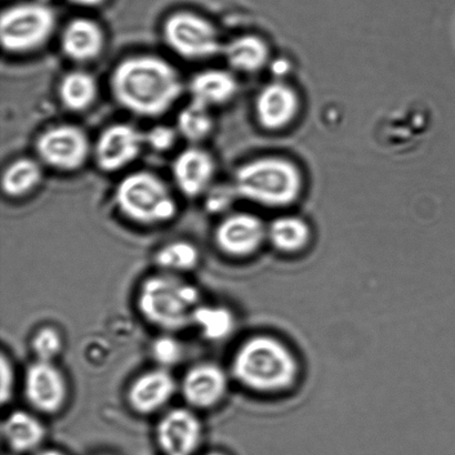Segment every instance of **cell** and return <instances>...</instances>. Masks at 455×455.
<instances>
[{"instance_id":"1","label":"cell","mask_w":455,"mask_h":455,"mask_svg":"<svg viewBox=\"0 0 455 455\" xmlns=\"http://www.w3.org/2000/svg\"><path fill=\"white\" fill-rule=\"evenodd\" d=\"M110 91L120 107L138 117L158 118L168 113L184 92L171 62L155 55L124 58L110 76Z\"/></svg>"},{"instance_id":"2","label":"cell","mask_w":455,"mask_h":455,"mask_svg":"<svg viewBox=\"0 0 455 455\" xmlns=\"http://www.w3.org/2000/svg\"><path fill=\"white\" fill-rule=\"evenodd\" d=\"M199 288L184 275L157 271L141 281L136 293L138 314L160 332L178 333L193 327L202 305Z\"/></svg>"},{"instance_id":"3","label":"cell","mask_w":455,"mask_h":455,"mask_svg":"<svg viewBox=\"0 0 455 455\" xmlns=\"http://www.w3.org/2000/svg\"><path fill=\"white\" fill-rule=\"evenodd\" d=\"M229 372L247 389L269 394L292 386L298 376V363L283 342L269 336H254L235 350Z\"/></svg>"},{"instance_id":"4","label":"cell","mask_w":455,"mask_h":455,"mask_svg":"<svg viewBox=\"0 0 455 455\" xmlns=\"http://www.w3.org/2000/svg\"><path fill=\"white\" fill-rule=\"evenodd\" d=\"M115 204L127 220L141 227L167 225L178 215V204L166 182L154 172L129 173L116 187Z\"/></svg>"},{"instance_id":"5","label":"cell","mask_w":455,"mask_h":455,"mask_svg":"<svg viewBox=\"0 0 455 455\" xmlns=\"http://www.w3.org/2000/svg\"><path fill=\"white\" fill-rule=\"evenodd\" d=\"M300 172L280 158H260L243 164L235 175L234 189L250 202L266 207H283L296 202L301 193Z\"/></svg>"},{"instance_id":"6","label":"cell","mask_w":455,"mask_h":455,"mask_svg":"<svg viewBox=\"0 0 455 455\" xmlns=\"http://www.w3.org/2000/svg\"><path fill=\"white\" fill-rule=\"evenodd\" d=\"M56 24V13L47 4H13L0 17V43L4 52L13 55L33 52L49 42Z\"/></svg>"},{"instance_id":"7","label":"cell","mask_w":455,"mask_h":455,"mask_svg":"<svg viewBox=\"0 0 455 455\" xmlns=\"http://www.w3.org/2000/svg\"><path fill=\"white\" fill-rule=\"evenodd\" d=\"M163 37L167 46L186 60H209L224 48L215 25L191 12L172 13L164 22Z\"/></svg>"},{"instance_id":"8","label":"cell","mask_w":455,"mask_h":455,"mask_svg":"<svg viewBox=\"0 0 455 455\" xmlns=\"http://www.w3.org/2000/svg\"><path fill=\"white\" fill-rule=\"evenodd\" d=\"M38 160L61 172L82 169L92 155L87 132L74 124H58L44 129L35 142Z\"/></svg>"},{"instance_id":"9","label":"cell","mask_w":455,"mask_h":455,"mask_svg":"<svg viewBox=\"0 0 455 455\" xmlns=\"http://www.w3.org/2000/svg\"><path fill=\"white\" fill-rule=\"evenodd\" d=\"M22 395L39 416H56L68 403V380L56 363L34 360L24 373Z\"/></svg>"},{"instance_id":"10","label":"cell","mask_w":455,"mask_h":455,"mask_svg":"<svg viewBox=\"0 0 455 455\" xmlns=\"http://www.w3.org/2000/svg\"><path fill=\"white\" fill-rule=\"evenodd\" d=\"M230 372L213 361H202L186 370L180 381V394L187 407L211 411L224 403L230 385Z\"/></svg>"},{"instance_id":"11","label":"cell","mask_w":455,"mask_h":455,"mask_svg":"<svg viewBox=\"0 0 455 455\" xmlns=\"http://www.w3.org/2000/svg\"><path fill=\"white\" fill-rule=\"evenodd\" d=\"M203 438L199 414L187 405L166 410L156 425V443L163 455H195Z\"/></svg>"},{"instance_id":"12","label":"cell","mask_w":455,"mask_h":455,"mask_svg":"<svg viewBox=\"0 0 455 455\" xmlns=\"http://www.w3.org/2000/svg\"><path fill=\"white\" fill-rule=\"evenodd\" d=\"M180 394V381L171 370L156 365L138 374L126 390V403L137 416L151 417L168 410L176 395Z\"/></svg>"},{"instance_id":"13","label":"cell","mask_w":455,"mask_h":455,"mask_svg":"<svg viewBox=\"0 0 455 455\" xmlns=\"http://www.w3.org/2000/svg\"><path fill=\"white\" fill-rule=\"evenodd\" d=\"M144 147V132L132 124L116 123L100 132L92 156L100 172L114 173L135 163Z\"/></svg>"},{"instance_id":"14","label":"cell","mask_w":455,"mask_h":455,"mask_svg":"<svg viewBox=\"0 0 455 455\" xmlns=\"http://www.w3.org/2000/svg\"><path fill=\"white\" fill-rule=\"evenodd\" d=\"M267 238V228L258 217L235 212L222 220L213 231V243L225 256L234 259L251 256Z\"/></svg>"},{"instance_id":"15","label":"cell","mask_w":455,"mask_h":455,"mask_svg":"<svg viewBox=\"0 0 455 455\" xmlns=\"http://www.w3.org/2000/svg\"><path fill=\"white\" fill-rule=\"evenodd\" d=\"M172 172L177 188L187 198H197L211 189L216 163L207 150L189 147L173 159Z\"/></svg>"},{"instance_id":"16","label":"cell","mask_w":455,"mask_h":455,"mask_svg":"<svg viewBox=\"0 0 455 455\" xmlns=\"http://www.w3.org/2000/svg\"><path fill=\"white\" fill-rule=\"evenodd\" d=\"M106 46V35L101 26L86 17H78L65 26L60 36L64 56L77 64L98 60Z\"/></svg>"},{"instance_id":"17","label":"cell","mask_w":455,"mask_h":455,"mask_svg":"<svg viewBox=\"0 0 455 455\" xmlns=\"http://www.w3.org/2000/svg\"><path fill=\"white\" fill-rule=\"evenodd\" d=\"M2 435L4 443L18 454L35 453L42 449L47 429L33 410H13L4 418Z\"/></svg>"},{"instance_id":"18","label":"cell","mask_w":455,"mask_h":455,"mask_svg":"<svg viewBox=\"0 0 455 455\" xmlns=\"http://www.w3.org/2000/svg\"><path fill=\"white\" fill-rule=\"evenodd\" d=\"M299 100L287 84L275 83L262 89L256 100V113L261 126L276 131L287 126L296 116Z\"/></svg>"},{"instance_id":"19","label":"cell","mask_w":455,"mask_h":455,"mask_svg":"<svg viewBox=\"0 0 455 455\" xmlns=\"http://www.w3.org/2000/svg\"><path fill=\"white\" fill-rule=\"evenodd\" d=\"M238 92V83L230 71L212 68L196 74L189 83L191 100L208 108L229 102Z\"/></svg>"},{"instance_id":"20","label":"cell","mask_w":455,"mask_h":455,"mask_svg":"<svg viewBox=\"0 0 455 455\" xmlns=\"http://www.w3.org/2000/svg\"><path fill=\"white\" fill-rule=\"evenodd\" d=\"M58 98L65 109L83 113L95 104L100 86L93 75L86 70H71L58 84Z\"/></svg>"},{"instance_id":"21","label":"cell","mask_w":455,"mask_h":455,"mask_svg":"<svg viewBox=\"0 0 455 455\" xmlns=\"http://www.w3.org/2000/svg\"><path fill=\"white\" fill-rule=\"evenodd\" d=\"M44 180L42 163L37 159L20 157L4 169L3 193L9 198L20 199L34 193Z\"/></svg>"},{"instance_id":"22","label":"cell","mask_w":455,"mask_h":455,"mask_svg":"<svg viewBox=\"0 0 455 455\" xmlns=\"http://www.w3.org/2000/svg\"><path fill=\"white\" fill-rule=\"evenodd\" d=\"M221 55L230 68L241 73H254L266 65L267 47L257 36L244 35L224 44Z\"/></svg>"},{"instance_id":"23","label":"cell","mask_w":455,"mask_h":455,"mask_svg":"<svg viewBox=\"0 0 455 455\" xmlns=\"http://www.w3.org/2000/svg\"><path fill=\"white\" fill-rule=\"evenodd\" d=\"M202 254L199 248L189 240L169 241L155 252L154 262L158 271L184 275L197 269Z\"/></svg>"},{"instance_id":"24","label":"cell","mask_w":455,"mask_h":455,"mask_svg":"<svg viewBox=\"0 0 455 455\" xmlns=\"http://www.w3.org/2000/svg\"><path fill=\"white\" fill-rule=\"evenodd\" d=\"M235 316L229 307L212 303H202L196 310L193 327L204 340L221 342L235 332Z\"/></svg>"},{"instance_id":"25","label":"cell","mask_w":455,"mask_h":455,"mask_svg":"<svg viewBox=\"0 0 455 455\" xmlns=\"http://www.w3.org/2000/svg\"><path fill=\"white\" fill-rule=\"evenodd\" d=\"M267 238L280 251L296 252L309 243L310 229L306 222L299 218H278L267 228Z\"/></svg>"},{"instance_id":"26","label":"cell","mask_w":455,"mask_h":455,"mask_svg":"<svg viewBox=\"0 0 455 455\" xmlns=\"http://www.w3.org/2000/svg\"><path fill=\"white\" fill-rule=\"evenodd\" d=\"M213 124L211 108L191 100L178 114L176 129L184 140L198 144L212 135Z\"/></svg>"},{"instance_id":"27","label":"cell","mask_w":455,"mask_h":455,"mask_svg":"<svg viewBox=\"0 0 455 455\" xmlns=\"http://www.w3.org/2000/svg\"><path fill=\"white\" fill-rule=\"evenodd\" d=\"M29 346L34 360L56 363L64 351V336L55 325L44 324L31 334Z\"/></svg>"},{"instance_id":"28","label":"cell","mask_w":455,"mask_h":455,"mask_svg":"<svg viewBox=\"0 0 455 455\" xmlns=\"http://www.w3.org/2000/svg\"><path fill=\"white\" fill-rule=\"evenodd\" d=\"M150 355L157 367L171 370L184 359L185 350L175 333L162 332L151 342Z\"/></svg>"},{"instance_id":"29","label":"cell","mask_w":455,"mask_h":455,"mask_svg":"<svg viewBox=\"0 0 455 455\" xmlns=\"http://www.w3.org/2000/svg\"><path fill=\"white\" fill-rule=\"evenodd\" d=\"M178 136L177 129L167 124H156L144 132L145 146L156 153H167L175 147Z\"/></svg>"},{"instance_id":"30","label":"cell","mask_w":455,"mask_h":455,"mask_svg":"<svg viewBox=\"0 0 455 455\" xmlns=\"http://www.w3.org/2000/svg\"><path fill=\"white\" fill-rule=\"evenodd\" d=\"M0 377H2V387H0V400L2 404L11 403L16 391V369L11 356L6 352H2L0 358Z\"/></svg>"},{"instance_id":"31","label":"cell","mask_w":455,"mask_h":455,"mask_svg":"<svg viewBox=\"0 0 455 455\" xmlns=\"http://www.w3.org/2000/svg\"><path fill=\"white\" fill-rule=\"evenodd\" d=\"M232 196L226 189H212V193L207 196V208L209 212H224L229 206Z\"/></svg>"},{"instance_id":"32","label":"cell","mask_w":455,"mask_h":455,"mask_svg":"<svg viewBox=\"0 0 455 455\" xmlns=\"http://www.w3.org/2000/svg\"><path fill=\"white\" fill-rule=\"evenodd\" d=\"M71 3L79 4L84 7H96L100 6L105 0H70Z\"/></svg>"},{"instance_id":"33","label":"cell","mask_w":455,"mask_h":455,"mask_svg":"<svg viewBox=\"0 0 455 455\" xmlns=\"http://www.w3.org/2000/svg\"><path fill=\"white\" fill-rule=\"evenodd\" d=\"M34 455H67L65 452L60 451L58 449H40L37 452H35Z\"/></svg>"},{"instance_id":"34","label":"cell","mask_w":455,"mask_h":455,"mask_svg":"<svg viewBox=\"0 0 455 455\" xmlns=\"http://www.w3.org/2000/svg\"><path fill=\"white\" fill-rule=\"evenodd\" d=\"M204 455H228V454L221 452V451H211V452H207Z\"/></svg>"}]
</instances>
